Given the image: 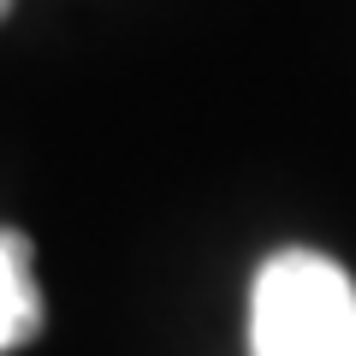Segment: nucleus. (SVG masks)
I'll use <instances>...</instances> for the list:
<instances>
[{
  "mask_svg": "<svg viewBox=\"0 0 356 356\" xmlns=\"http://www.w3.org/2000/svg\"><path fill=\"white\" fill-rule=\"evenodd\" d=\"M250 356H356V285L321 250L267 255L250 291Z\"/></svg>",
  "mask_w": 356,
  "mask_h": 356,
  "instance_id": "f257e3e1",
  "label": "nucleus"
},
{
  "mask_svg": "<svg viewBox=\"0 0 356 356\" xmlns=\"http://www.w3.org/2000/svg\"><path fill=\"white\" fill-rule=\"evenodd\" d=\"M42 332V291L30 280V238L0 226V356Z\"/></svg>",
  "mask_w": 356,
  "mask_h": 356,
  "instance_id": "f03ea898",
  "label": "nucleus"
},
{
  "mask_svg": "<svg viewBox=\"0 0 356 356\" xmlns=\"http://www.w3.org/2000/svg\"><path fill=\"white\" fill-rule=\"evenodd\" d=\"M6 13H13V0H0V18H6Z\"/></svg>",
  "mask_w": 356,
  "mask_h": 356,
  "instance_id": "7ed1b4c3",
  "label": "nucleus"
}]
</instances>
